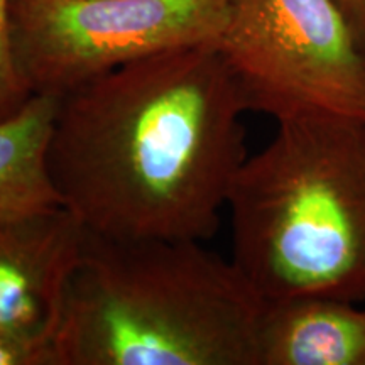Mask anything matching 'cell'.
Instances as JSON below:
<instances>
[{
  "label": "cell",
  "instance_id": "obj_5",
  "mask_svg": "<svg viewBox=\"0 0 365 365\" xmlns=\"http://www.w3.org/2000/svg\"><path fill=\"white\" fill-rule=\"evenodd\" d=\"M230 0H11L16 63L33 95L63 97L139 59L215 46Z\"/></svg>",
  "mask_w": 365,
  "mask_h": 365
},
{
  "label": "cell",
  "instance_id": "obj_4",
  "mask_svg": "<svg viewBox=\"0 0 365 365\" xmlns=\"http://www.w3.org/2000/svg\"><path fill=\"white\" fill-rule=\"evenodd\" d=\"M215 48L249 112L365 120V51L333 0H230Z\"/></svg>",
  "mask_w": 365,
  "mask_h": 365
},
{
  "label": "cell",
  "instance_id": "obj_10",
  "mask_svg": "<svg viewBox=\"0 0 365 365\" xmlns=\"http://www.w3.org/2000/svg\"><path fill=\"white\" fill-rule=\"evenodd\" d=\"M0 365H58L56 349L49 340L0 328Z\"/></svg>",
  "mask_w": 365,
  "mask_h": 365
},
{
  "label": "cell",
  "instance_id": "obj_8",
  "mask_svg": "<svg viewBox=\"0 0 365 365\" xmlns=\"http://www.w3.org/2000/svg\"><path fill=\"white\" fill-rule=\"evenodd\" d=\"M56 97L33 95L16 115L0 122V220L63 207L48 168Z\"/></svg>",
  "mask_w": 365,
  "mask_h": 365
},
{
  "label": "cell",
  "instance_id": "obj_7",
  "mask_svg": "<svg viewBox=\"0 0 365 365\" xmlns=\"http://www.w3.org/2000/svg\"><path fill=\"white\" fill-rule=\"evenodd\" d=\"M259 365H365V308L299 294L264 299Z\"/></svg>",
  "mask_w": 365,
  "mask_h": 365
},
{
  "label": "cell",
  "instance_id": "obj_1",
  "mask_svg": "<svg viewBox=\"0 0 365 365\" xmlns=\"http://www.w3.org/2000/svg\"><path fill=\"white\" fill-rule=\"evenodd\" d=\"M245 112L215 46L90 81L58 98L48 168L59 202L105 239L205 244L247 159Z\"/></svg>",
  "mask_w": 365,
  "mask_h": 365
},
{
  "label": "cell",
  "instance_id": "obj_11",
  "mask_svg": "<svg viewBox=\"0 0 365 365\" xmlns=\"http://www.w3.org/2000/svg\"><path fill=\"white\" fill-rule=\"evenodd\" d=\"M350 27L355 43L365 51V0H333Z\"/></svg>",
  "mask_w": 365,
  "mask_h": 365
},
{
  "label": "cell",
  "instance_id": "obj_9",
  "mask_svg": "<svg viewBox=\"0 0 365 365\" xmlns=\"http://www.w3.org/2000/svg\"><path fill=\"white\" fill-rule=\"evenodd\" d=\"M33 97L16 63L11 36V0H0V122L19 113Z\"/></svg>",
  "mask_w": 365,
  "mask_h": 365
},
{
  "label": "cell",
  "instance_id": "obj_6",
  "mask_svg": "<svg viewBox=\"0 0 365 365\" xmlns=\"http://www.w3.org/2000/svg\"><path fill=\"white\" fill-rule=\"evenodd\" d=\"M85 239V227L63 207L0 220L2 330L54 344Z\"/></svg>",
  "mask_w": 365,
  "mask_h": 365
},
{
  "label": "cell",
  "instance_id": "obj_2",
  "mask_svg": "<svg viewBox=\"0 0 365 365\" xmlns=\"http://www.w3.org/2000/svg\"><path fill=\"white\" fill-rule=\"evenodd\" d=\"M262 307L239 267L203 242L86 232L58 365H259Z\"/></svg>",
  "mask_w": 365,
  "mask_h": 365
},
{
  "label": "cell",
  "instance_id": "obj_3",
  "mask_svg": "<svg viewBox=\"0 0 365 365\" xmlns=\"http://www.w3.org/2000/svg\"><path fill=\"white\" fill-rule=\"evenodd\" d=\"M232 262L262 299L365 301V120L277 122L228 195Z\"/></svg>",
  "mask_w": 365,
  "mask_h": 365
}]
</instances>
